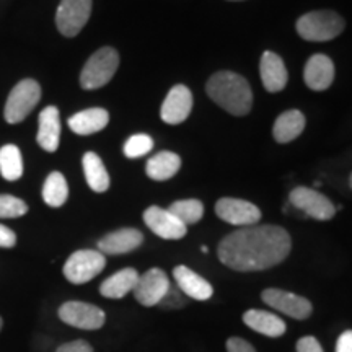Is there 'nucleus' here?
<instances>
[{
    "label": "nucleus",
    "instance_id": "f257e3e1",
    "mask_svg": "<svg viewBox=\"0 0 352 352\" xmlns=\"http://www.w3.org/2000/svg\"><path fill=\"white\" fill-rule=\"evenodd\" d=\"M292 250L289 232L277 226L241 227L219 243L220 263L233 271H264L280 264Z\"/></svg>",
    "mask_w": 352,
    "mask_h": 352
},
{
    "label": "nucleus",
    "instance_id": "f03ea898",
    "mask_svg": "<svg viewBox=\"0 0 352 352\" xmlns=\"http://www.w3.org/2000/svg\"><path fill=\"white\" fill-rule=\"evenodd\" d=\"M209 98L233 116H245L253 104V91L245 77L230 70L214 74L206 85Z\"/></svg>",
    "mask_w": 352,
    "mask_h": 352
},
{
    "label": "nucleus",
    "instance_id": "7ed1b4c3",
    "mask_svg": "<svg viewBox=\"0 0 352 352\" xmlns=\"http://www.w3.org/2000/svg\"><path fill=\"white\" fill-rule=\"evenodd\" d=\"M346 21L333 10L308 12L297 20V33L300 38L314 43L331 41L344 32Z\"/></svg>",
    "mask_w": 352,
    "mask_h": 352
},
{
    "label": "nucleus",
    "instance_id": "20e7f679",
    "mask_svg": "<svg viewBox=\"0 0 352 352\" xmlns=\"http://www.w3.org/2000/svg\"><path fill=\"white\" fill-rule=\"evenodd\" d=\"M120 67V54L113 47H101L95 52L87 64L83 65L80 74V85L85 90H96L104 87L111 80Z\"/></svg>",
    "mask_w": 352,
    "mask_h": 352
},
{
    "label": "nucleus",
    "instance_id": "39448f33",
    "mask_svg": "<svg viewBox=\"0 0 352 352\" xmlns=\"http://www.w3.org/2000/svg\"><path fill=\"white\" fill-rule=\"evenodd\" d=\"M41 98V87L33 78H25L13 87L6 104V121L8 124H19L36 108Z\"/></svg>",
    "mask_w": 352,
    "mask_h": 352
},
{
    "label": "nucleus",
    "instance_id": "423d86ee",
    "mask_svg": "<svg viewBox=\"0 0 352 352\" xmlns=\"http://www.w3.org/2000/svg\"><path fill=\"white\" fill-rule=\"evenodd\" d=\"M107 266V258L95 250H78L64 264V276L69 283L80 285L95 279Z\"/></svg>",
    "mask_w": 352,
    "mask_h": 352
},
{
    "label": "nucleus",
    "instance_id": "0eeeda50",
    "mask_svg": "<svg viewBox=\"0 0 352 352\" xmlns=\"http://www.w3.org/2000/svg\"><path fill=\"white\" fill-rule=\"evenodd\" d=\"M91 15V0H60L56 12V25L60 34L74 38L82 32Z\"/></svg>",
    "mask_w": 352,
    "mask_h": 352
},
{
    "label": "nucleus",
    "instance_id": "6e6552de",
    "mask_svg": "<svg viewBox=\"0 0 352 352\" xmlns=\"http://www.w3.org/2000/svg\"><path fill=\"white\" fill-rule=\"evenodd\" d=\"M289 202L308 217L315 220H331L336 214V208L327 196L320 191L305 186H297L290 191Z\"/></svg>",
    "mask_w": 352,
    "mask_h": 352
},
{
    "label": "nucleus",
    "instance_id": "1a4fd4ad",
    "mask_svg": "<svg viewBox=\"0 0 352 352\" xmlns=\"http://www.w3.org/2000/svg\"><path fill=\"white\" fill-rule=\"evenodd\" d=\"M59 318L69 327L78 329H100L107 321V315L100 307L91 305V303L70 300L65 302L59 308Z\"/></svg>",
    "mask_w": 352,
    "mask_h": 352
},
{
    "label": "nucleus",
    "instance_id": "9d476101",
    "mask_svg": "<svg viewBox=\"0 0 352 352\" xmlns=\"http://www.w3.org/2000/svg\"><path fill=\"white\" fill-rule=\"evenodd\" d=\"M215 214L223 222L236 227H252L261 220V210L252 202L236 199V197H222L215 204Z\"/></svg>",
    "mask_w": 352,
    "mask_h": 352
},
{
    "label": "nucleus",
    "instance_id": "9b49d317",
    "mask_svg": "<svg viewBox=\"0 0 352 352\" xmlns=\"http://www.w3.org/2000/svg\"><path fill=\"white\" fill-rule=\"evenodd\" d=\"M261 298L271 308H274V310L280 311V314L287 315L294 320H307L311 315V311H314L310 300L283 289L263 290Z\"/></svg>",
    "mask_w": 352,
    "mask_h": 352
},
{
    "label": "nucleus",
    "instance_id": "f8f14e48",
    "mask_svg": "<svg viewBox=\"0 0 352 352\" xmlns=\"http://www.w3.org/2000/svg\"><path fill=\"white\" fill-rule=\"evenodd\" d=\"M170 287V279L166 272L160 267H152L142 276H139L134 292L135 300L144 307H155L165 297L166 290Z\"/></svg>",
    "mask_w": 352,
    "mask_h": 352
},
{
    "label": "nucleus",
    "instance_id": "ddd939ff",
    "mask_svg": "<svg viewBox=\"0 0 352 352\" xmlns=\"http://www.w3.org/2000/svg\"><path fill=\"white\" fill-rule=\"evenodd\" d=\"M144 222L157 236L164 240H179L186 236L188 227L179 222L168 209L151 206L144 212Z\"/></svg>",
    "mask_w": 352,
    "mask_h": 352
},
{
    "label": "nucleus",
    "instance_id": "4468645a",
    "mask_svg": "<svg viewBox=\"0 0 352 352\" xmlns=\"http://www.w3.org/2000/svg\"><path fill=\"white\" fill-rule=\"evenodd\" d=\"M192 109V94L188 87L175 85L162 104L160 116L166 124H182L189 118Z\"/></svg>",
    "mask_w": 352,
    "mask_h": 352
},
{
    "label": "nucleus",
    "instance_id": "2eb2a0df",
    "mask_svg": "<svg viewBox=\"0 0 352 352\" xmlns=\"http://www.w3.org/2000/svg\"><path fill=\"white\" fill-rule=\"evenodd\" d=\"M303 80L315 91L328 90L334 80V64L328 56L314 54L307 60Z\"/></svg>",
    "mask_w": 352,
    "mask_h": 352
},
{
    "label": "nucleus",
    "instance_id": "dca6fc26",
    "mask_svg": "<svg viewBox=\"0 0 352 352\" xmlns=\"http://www.w3.org/2000/svg\"><path fill=\"white\" fill-rule=\"evenodd\" d=\"M144 241L142 232L138 228H121L104 235L98 241V252L103 254H124L138 250Z\"/></svg>",
    "mask_w": 352,
    "mask_h": 352
},
{
    "label": "nucleus",
    "instance_id": "f3484780",
    "mask_svg": "<svg viewBox=\"0 0 352 352\" xmlns=\"http://www.w3.org/2000/svg\"><path fill=\"white\" fill-rule=\"evenodd\" d=\"M259 74H261V82L264 88L271 94L283 91L287 85L289 74L285 69L284 60L276 52L266 51L261 56V63H259Z\"/></svg>",
    "mask_w": 352,
    "mask_h": 352
},
{
    "label": "nucleus",
    "instance_id": "a211bd4d",
    "mask_svg": "<svg viewBox=\"0 0 352 352\" xmlns=\"http://www.w3.org/2000/svg\"><path fill=\"white\" fill-rule=\"evenodd\" d=\"M173 277L178 289L192 300L204 302L214 296L212 285L204 277H201L197 272L189 270L186 266H176L173 270Z\"/></svg>",
    "mask_w": 352,
    "mask_h": 352
},
{
    "label": "nucleus",
    "instance_id": "6ab92c4d",
    "mask_svg": "<svg viewBox=\"0 0 352 352\" xmlns=\"http://www.w3.org/2000/svg\"><path fill=\"white\" fill-rule=\"evenodd\" d=\"M38 144L43 151L56 152L60 140V116L56 107H47L39 113Z\"/></svg>",
    "mask_w": 352,
    "mask_h": 352
},
{
    "label": "nucleus",
    "instance_id": "aec40b11",
    "mask_svg": "<svg viewBox=\"0 0 352 352\" xmlns=\"http://www.w3.org/2000/svg\"><path fill=\"white\" fill-rule=\"evenodd\" d=\"M243 323L253 331L267 338H280L287 329L283 318L264 310H246L243 314Z\"/></svg>",
    "mask_w": 352,
    "mask_h": 352
},
{
    "label": "nucleus",
    "instance_id": "412c9836",
    "mask_svg": "<svg viewBox=\"0 0 352 352\" xmlns=\"http://www.w3.org/2000/svg\"><path fill=\"white\" fill-rule=\"evenodd\" d=\"M109 122V114L103 108H90L69 118V127L78 135H90L103 131Z\"/></svg>",
    "mask_w": 352,
    "mask_h": 352
},
{
    "label": "nucleus",
    "instance_id": "4be33fe9",
    "mask_svg": "<svg viewBox=\"0 0 352 352\" xmlns=\"http://www.w3.org/2000/svg\"><path fill=\"white\" fill-rule=\"evenodd\" d=\"M139 280V272L134 267H124V270L114 272L103 284L100 285V294L107 298H122L132 292Z\"/></svg>",
    "mask_w": 352,
    "mask_h": 352
},
{
    "label": "nucleus",
    "instance_id": "5701e85b",
    "mask_svg": "<svg viewBox=\"0 0 352 352\" xmlns=\"http://www.w3.org/2000/svg\"><path fill=\"white\" fill-rule=\"evenodd\" d=\"M305 116L298 109H289L284 111L277 118L272 127V135H274L276 142L287 144L297 139L305 129Z\"/></svg>",
    "mask_w": 352,
    "mask_h": 352
},
{
    "label": "nucleus",
    "instance_id": "b1692460",
    "mask_svg": "<svg viewBox=\"0 0 352 352\" xmlns=\"http://www.w3.org/2000/svg\"><path fill=\"white\" fill-rule=\"evenodd\" d=\"M179 166H182L179 155L165 151L148 158L147 165H145V173H147L148 178L155 179V182H166V179L173 178L178 173Z\"/></svg>",
    "mask_w": 352,
    "mask_h": 352
},
{
    "label": "nucleus",
    "instance_id": "393cba45",
    "mask_svg": "<svg viewBox=\"0 0 352 352\" xmlns=\"http://www.w3.org/2000/svg\"><path fill=\"white\" fill-rule=\"evenodd\" d=\"M83 173H85V179L91 191L95 192H104L109 188V175L107 168H104L103 160L96 155L95 152H87L82 158Z\"/></svg>",
    "mask_w": 352,
    "mask_h": 352
},
{
    "label": "nucleus",
    "instance_id": "a878e982",
    "mask_svg": "<svg viewBox=\"0 0 352 352\" xmlns=\"http://www.w3.org/2000/svg\"><path fill=\"white\" fill-rule=\"evenodd\" d=\"M69 197V186L64 175L59 171H52L47 176L43 186V199L50 208H60Z\"/></svg>",
    "mask_w": 352,
    "mask_h": 352
},
{
    "label": "nucleus",
    "instance_id": "bb28decb",
    "mask_svg": "<svg viewBox=\"0 0 352 352\" xmlns=\"http://www.w3.org/2000/svg\"><path fill=\"white\" fill-rule=\"evenodd\" d=\"M0 175L7 182H16L23 175V158L16 145L8 144L0 148Z\"/></svg>",
    "mask_w": 352,
    "mask_h": 352
},
{
    "label": "nucleus",
    "instance_id": "cd10ccee",
    "mask_svg": "<svg viewBox=\"0 0 352 352\" xmlns=\"http://www.w3.org/2000/svg\"><path fill=\"white\" fill-rule=\"evenodd\" d=\"M168 210L179 222H183L188 227L192 226V223H197L202 219V215H204V204L197 199H182L175 201Z\"/></svg>",
    "mask_w": 352,
    "mask_h": 352
},
{
    "label": "nucleus",
    "instance_id": "c85d7f7f",
    "mask_svg": "<svg viewBox=\"0 0 352 352\" xmlns=\"http://www.w3.org/2000/svg\"><path fill=\"white\" fill-rule=\"evenodd\" d=\"M153 148V140L147 134H135L126 140L124 155L127 158H139L147 155Z\"/></svg>",
    "mask_w": 352,
    "mask_h": 352
},
{
    "label": "nucleus",
    "instance_id": "c756f323",
    "mask_svg": "<svg viewBox=\"0 0 352 352\" xmlns=\"http://www.w3.org/2000/svg\"><path fill=\"white\" fill-rule=\"evenodd\" d=\"M28 212V206L20 197L10 195H0V217L16 219Z\"/></svg>",
    "mask_w": 352,
    "mask_h": 352
},
{
    "label": "nucleus",
    "instance_id": "7c9ffc66",
    "mask_svg": "<svg viewBox=\"0 0 352 352\" xmlns=\"http://www.w3.org/2000/svg\"><path fill=\"white\" fill-rule=\"evenodd\" d=\"M164 310H179L186 305V298H184V294L178 289V285H171L168 290H166L165 297L162 298L160 303H158Z\"/></svg>",
    "mask_w": 352,
    "mask_h": 352
},
{
    "label": "nucleus",
    "instance_id": "2f4dec72",
    "mask_svg": "<svg viewBox=\"0 0 352 352\" xmlns=\"http://www.w3.org/2000/svg\"><path fill=\"white\" fill-rule=\"evenodd\" d=\"M297 352H324L315 336H303L297 341Z\"/></svg>",
    "mask_w": 352,
    "mask_h": 352
},
{
    "label": "nucleus",
    "instance_id": "473e14b6",
    "mask_svg": "<svg viewBox=\"0 0 352 352\" xmlns=\"http://www.w3.org/2000/svg\"><path fill=\"white\" fill-rule=\"evenodd\" d=\"M56 352H94V347L88 344L87 341L77 340L72 342H65V344L59 346Z\"/></svg>",
    "mask_w": 352,
    "mask_h": 352
},
{
    "label": "nucleus",
    "instance_id": "72a5a7b5",
    "mask_svg": "<svg viewBox=\"0 0 352 352\" xmlns=\"http://www.w3.org/2000/svg\"><path fill=\"white\" fill-rule=\"evenodd\" d=\"M227 351L228 352H256L248 341H245L243 338H236V336H233L227 341Z\"/></svg>",
    "mask_w": 352,
    "mask_h": 352
},
{
    "label": "nucleus",
    "instance_id": "f704fd0d",
    "mask_svg": "<svg viewBox=\"0 0 352 352\" xmlns=\"http://www.w3.org/2000/svg\"><path fill=\"white\" fill-rule=\"evenodd\" d=\"M16 243V235L12 228L0 223V248H13Z\"/></svg>",
    "mask_w": 352,
    "mask_h": 352
},
{
    "label": "nucleus",
    "instance_id": "c9c22d12",
    "mask_svg": "<svg viewBox=\"0 0 352 352\" xmlns=\"http://www.w3.org/2000/svg\"><path fill=\"white\" fill-rule=\"evenodd\" d=\"M336 352H352V329H347L338 338Z\"/></svg>",
    "mask_w": 352,
    "mask_h": 352
},
{
    "label": "nucleus",
    "instance_id": "e433bc0d",
    "mask_svg": "<svg viewBox=\"0 0 352 352\" xmlns=\"http://www.w3.org/2000/svg\"><path fill=\"white\" fill-rule=\"evenodd\" d=\"M201 252H202V253H208V252H209V250H208V246H202V248H201Z\"/></svg>",
    "mask_w": 352,
    "mask_h": 352
},
{
    "label": "nucleus",
    "instance_id": "4c0bfd02",
    "mask_svg": "<svg viewBox=\"0 0 352 352\" xmlns=\"http://www.w3.org/2000/svg\"><path fill=\"white\" fill-rule=\"evenodd\" d=\"M349 186H351V189H352V173H351V176H349Z\"/></svg>",
    "mask_w": 352,
    "mask_h": 352
},
{
    "label": "nucleus",
    "instance_id": "58836bf2",
    "mask_svg": "<svg viewBox=\"0 0 352 352\" xmlns=\"http://www.w3.org/2000/svg\"><path fill=\"white\" fill-rule=\"evenodd\" d=\"M2 324H3V321H2V318H0V329H2Z\"/></svg>",
    "mask_w": 352,
    "mask_h": 352
},
{
    "label": "nucleus",
    "instance_id": "ea45409f",
    "mask_svg": "<svg viewBox=\"0 0 352 352\" xmlns=\"http://www.w3.org/2000/svg\"><path fill=\"white\" fill-rule=\"evenodd\" d=\"M232 2H240V0H232Z\"/></svg>",
    "mask_w": 352,
    "mask_h": 352
}]
</instances>
